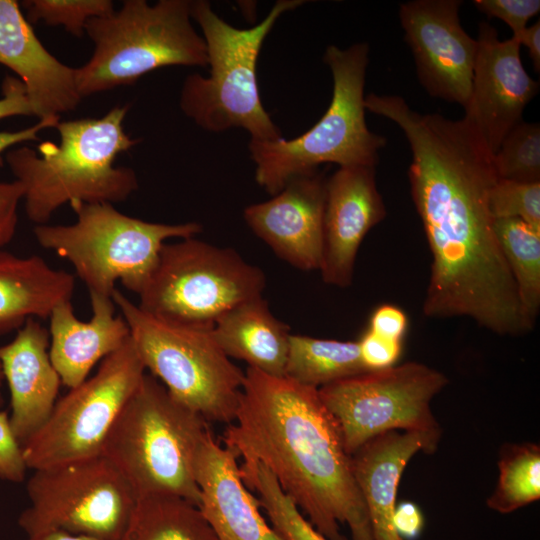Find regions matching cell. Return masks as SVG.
I'll return each instance as SVG.
<instances>
[{"instance_id":"d590c367","label":"cell","mask_w":540,"mask_h":540,"mask_svg":"<svg viewBox=\"0 0 540 540\" xmlns=\"http://www.w3.org/2000/svg\"><path fill=\"white\" fill-rule=\"evenodd\" d=\"M24 197V186L15 180L0 183V250L14 237L18 222L17 209Z\"/></svg>"},{"instance_id":"2e32d148","label":"cell","mask_w":540,"mask_h":540,"mask_svg":"<svg viewBox=\"0 0 540 540\" xmlns=\"http://www.w3.org/2000/svg\"><path fill=\"white\" fill-rule=\"evenodd\" d=\"M326 183L319 169L295 177L271 199L249 205L243 213L250 229L299 270L321 266Z\"/></svg>"},{"instance_id":"5bb4252c","label":"cell","mask_w":540,"mask_h":540,"mask_svg":"<svg viewBox=\"0 0 540 540\" xmlns=\"http://www.w3.org/2000/svg\"><path fill=\"white\" fill-rule=\"evenodd\" d=\"M461 0H413L400 4L418 79L433 97L466 106L478 42L462 28Z\"/></svg>"},{"instance_id":"b9f144b4","label":"cell","mask_w":540,"mask_h":540,"mask_svg":"<svg viewBox=\"0 0 540 540\" xmlns=\"http://www.w3.org/2000/svg\"><path fill=\"white\" fill-rule=\"evenodd\" d=\"M22 540H103L95 537L72 534L60 530L46 531L31 536H26Z\"/></svg>"},{"instance_id":"9c48e42d","label":"cell","mask_w":540,"mask_h":540,"mask_svg":"<svg viewBox=\"0 0 540 540\" xmlns=\"http://www.w3.org/2000/svg\"><path fill=\"white\" fill-rule=\"evenodd\" d=\"M112 299L130 328L145 369L176 400L207 422L231 424L245 373L220 348L212 327L152 315L118 289L114 290Z\"/></svg>"},{"instance_id":"3957f363","label":"cell","mask_w":540,"mask_h":540,"mask_svg":"<svg viewBox=\"0 0 540 540\" xmlns=\"http://www.w3.org/2000/svg\"><path fill=\"white\" fill-rule=\"evenodd\" d=\"M128 106H115L100 118L59 121L60 143L44 141L39 154L29 148L10 150L5 160L24 186L25 212L36 225L46 224L62 205L117 203L138 189L135 172L114 167L117 156L139 140L123 126Z\"/></svg>"},{"instance_id":"ba28073f","label":"cell","mask_w":540,"mask_h":540,"mask_svg":"<svg viewBox=\"0 0 540 540\" xmlns=\"http://www.w3.org/2000/svg\"><path fill=\"white\" fill-rule=\"evenodd\" d=\"M77 216L70 225H36L39 245L67 259L89 295L112 297L115 282L139 294L150 277L162 246L170 238L194 237L197 222L164 224L128 216L111 203L70 205Z\"/></svg>"},{"instance_id":"4316f807","label":"cell","mask_w":540,"mask_h":540,"mask_svg":"<svg viewBox=\"0 0 540 540\" xmlns=\"http://www.w3.org/2000/svg\"><path fill=\"white\" fill-rule=\"evenodd\" d=\"M494 228L523 313L535 325L540 311V231L516 218L495 219Z\"/></svg>"},{"instance_id":"e575fe53","label":"cell","mask_w":540,"mask_h":540,"mask_svg":"<svg viewBox=\"0 0 540 540\" xmlns=\"http://www.w3.org/2000/svg\"><path fill=\"white\" fill-rule=\"evenodd\" d=\"M401 342L378 336L367 330L358 341L360 357L367 371L394 366L401 354Z\"/></svg>"},{"instance_id":"74e56055","label":"cell","mask_w":540,"mask_h":540,"mask_svg":"<svg viewBox=\"0 0 540 540\" xmlns=\"http://www.w3.org/2000/svg\"><path fill=\"white\" fill-rule=\"evenodd\" d=\"M0 98V120L11 116H34L22 81L13 76H6L2 84Z\"/></svg>"},{"instance_id":"ab89813d","label":"cell","mask_w":540,"mask_h":540,"mask_svg":"<svg viewBox=\"0 0 540 540\" xmlns=\"http://www.w3.org/2000/svg\"><path fill=\"white\" fill-rule=\"evenodd\" d=\"M60 121V117H51L38 120V122L28 128L18 131H0V166L3 165L2 154L10 147L26 142L39 140L38 133L46 128H55Z\"/></svg>"},{"instance_id":"e0dca14e","label":"cell","mask_w":540,"mask_h":540,"mask_svg":"<svg viewBox=\"0 0 540 540\" xmlns=\"http://www.w3.org/2000/svg\"><path fill=\"white\" fill-rule=\"evenodd\" d=\"M375 168L370 165L342 166L327 178L319 271L328 285L341 288L351 285L363 239L386 216Z\"/></svg>"},{"instance_id":"4fadbf2b","label":"cell","mask_w":540,"mask_h":540,"mask_svg":"<svg viewBox=\"0 0 540 540\" xmlns=\"http://www.w3.org/2000/svg\"><path fill=\"white\" fill-rule=\"evenodd\" d=\"M440 371L419 362L367 371L318 389L352 455L389 431L441 433L432 399L448 384Z\"/></svg>"},{"instance_id":"f546056e","label":"cell","mask_w":540,"mask_h":540,"mask_svg":"<svg viewBox=\"0 0 540 540\" xmlns=\"http://www.w3.org/2000/svg\"><path fill=\"white\" fill-rule=\"evenodd\" d=\"M499 179L540 182V125L521 121L502 140L492 157Z\"/></svg>"},{"instance_id":"52a82bcc","label":"cell","mask_w":540,"mask_h":540,"mask_svg":"<svg viewBox=\"0 0 540 540\" xmlns=\"http://www.w3.org/2000/svg\"><path fill=\"white\" fill-rule=\"evenodd\" d=\"M191 1L125 0L111 14L91 18L85 33L94 44L90 59L76 68L81 98L134 84L166 66L208 65L205 41L192 25Z\"/></svg>"},{"instance_id":"d6986e66","label":"cell","mask_w":540,"mask_h":540,"mask_svg":"<svg viewBox=\"0 0 540 540\" xmlns=\"http://www.w3.org/2000/svg\"><path fill=\"white\" fill-rule=\"evenodd\" d=\"M49 331L29 318L0 346V368L10 393V425L22 445L49 418L62 384L49 356Z\"/></svg>"},{"instance_id":"484cf974","label":"cell","mask_w":540,"mask_h":540,"mask_svg":"<svg viewBox=\"0 0 540 540\" xmlns=\"http://www.w3.org/2000/svg\"><path fill=\"white\" fill-rule=\"evenodd\" d=\"M364 372L367 369L360 357L358 341L291 334L285 377L319 389Z\"/></svg>"},{"instance_id":"1f68e13d","label":"cell","mask_w":540,"mask_h":540,"mask_svg":"<svg viewBox=\"0 0 540 540\" xmlns=\"http://www.w3.org/2000/svg\"><path fill=\"white\" fill-rule=\"evenodd\" d=\"M494 219L516 218L540 231V182L499 179L489 194Z\"/></svg>"},{"instance_id":"8992f818","label":"cell","mask_w":540,"mask_h":540,"mask_svg":"<svg viewBox=\"0 0 540 540\" xmlns=\"http://www.w3.org/2000/svg\"><path fill=\"white\" fill-rule=\"evenodd\" d=\"M333 78L329 107L302 135L285 140H250L256 182L270 195L291 179L312 173L322 164L376 166L386 138L369 130L365 120L364 86L369 45L326 48L323 57Z\"/></svg>"},{"instance_id":"cb8c5ba5","label":"cell","mask_w":540,"mask_h":540,"mask_svg":"<svg viewBox=\"0 0 540 540\" xmlns=\"http://www.w3.org/2000/svg\"><path fill=\"white\" fill-rule=\"evenodd\" d=\"M212 333L229 358L243 360L248 367L268 375L284 377L290 329L272 314L262 295L223 314L213 325Z\"/></svg>"},{"instance_id":"7402d4cb","label":"cell","mask_w":540,"mask_h":540,"mask_svg":"<svg viewBox=\"0 0 540 540\" xmlns=\"http://www.w3.org/2000/svg\"><path fill=\"white\" fill-rule=\"evenodd\" d=\"M441 433L389 431L351 455L353 473L366 504L373 540H402L393 524L401 475L418 452H433Z\"/></svg>"},{"instance_id":"277c9868","label":"cell","mask_w":540,"mask_h":540,"mask_svg":"<svg viewBox=\"0 0 540 540\" xmlns=\"http://www.w3.org/2000/svg\"><path fill=\"white\" fill-rule=\"evenodd\" d=\"M207 421L145 374L111 428L102 454L136 498L167 494L200 505L195 464L210 432Z\"/></svg>"},{"instance_id":"f35d334b","label":"cell","mask_w":540,"mask_h":540,"mask_svg":"<svg viewBox=\"0 0 540 540\" xmlns=\"http://www.w3.org/2000/svg\"><path fill=\"white\" fill-rule=\"evenodd\" d=\"M393 524L402 539L413 540L420 535L424 518L416 504L406 501L395 506Z\"/></svg>"},{"instance_id":"f1b7e54d","label":"cell","mask_w":540,"mask_h":540,"mask_svg":"<svg viewBox=\"0 0 540 540\" xmlns=\"http://www.w3.org/2000/svg\"><path fill=\"white\" fill-rule=\"evenodd\" d=\"M239 469L244 484L256 491L260 507L284 540H327L302 515L263 464L242 462Z\"/></svg>"},{"instance_id":"7a4b0ae2","label":"cell","mask_w":540,"mask_h":540,"mask_svg":"<svg viewBox=\"0 0 540 540\" xmlns=\"http://www.w3.org/2000/svg\"><path fill=\"white\" fill-rule=\"evenodd\" d=\"M235 424L224 446L242 462H259L327 540H373L351 455L318 389L248 367Z\"/></svg>"},{"instance_id":"8d00e7d4","label":"cell","mask_w":540,"mask_h":540,"mask_svg":"<svg viewBox=\"0 0 540 540\" xmlns=\"http://www.w3.org/2000/svg\"><path fill=\"white\" fill-rule=\"evenodd\" d=\"M408 326L406 314L394 305H382L373 312L369 331L392 340L402 341Z\"/></svg>"},{"instance_id":"d6a6232c","label":"cell","mask_w":540,"mask_h":540,"mask_svg":"<svg viewBox=\"0 0 540 540\" xmlns=\"http://www.w3.org/2000/svg\"><path fill=\"white\" fill-rule=\"evenodd\" d=\"M475 7L489 18L506 23L512 36L519 35L540 11L539 0H475Z\"/></svg>"},{"instance_id":"9a60e30c","label":"cell","mask_w":540,"mask_h":540,"mask_svg":"<svg viewBox=\"0 0 540 540\" xmlns=\"http://www.w3.org/2000/svg\"><path fill=\"white\" fill-rule=\"evenodd\" d=\"M476 40L478 50L463 119L495 154L509 131L523 121V111L537 95L539 82L526 72L515 38L500 40L497 30L483 21Z\"/></svg>"},{"instance_id":"836d02e7","label":"cell","mask_w":540,"mask_h":540,"mask_svg":"<svg viewBox=\"0 0 540 540\" xmlns=\"http://www.w3.org/2000/svg\"><path fill=\"white\" fill-rule=\"evenodd\" d=\"M27 469L22 447L13 434L9 415L0 411V479L13 483L22 482Z\"/></svg>"},{"instance_id":"30bf717a","label":"cell","mask_w":540,"mask_h":540,"mask_svg":"<svg viewBox=\"0 0 540 540\" xmlns=\"http://www.w3.org/2000/svg\"><path fill=\"white\" fill-rule=\"evenodd\" d=\"M264 272L231 248L194 237L165 243L138 294V306L157 317L203 327L237 304L262 295Z\"/></svg>"},{"instance_id":"ac0fdd59","label":"cell","mask_w":540,"mask_h":540,"mask_svg":"<svg viewBox=\"0 0 540 540\" xmlns=\"http://www.w3.org/2000/svg\"><path fill=\"white\" fill-rule=\"evenodd\" d=\"M0 64L19 76L38 120L75 110L82 99L76 68L44 47L15 0H0Z\"/></svg>"},{"instance_id":"ffe728a7","label":"cell","mask_w":540,"mask_h":540,"mask_svg":"<svg viewBox=\"0 0 540 540\" xmlns=\"http://www.w3.org/2000/svg\"><path fill=\"white\" fill-rule=\"evenodd\" d=\"M237 455L210 431L199 450L195 477L199 508L217 540H284L260 512L258 499L244 484Z\"/></svg>"},{"instance_id":"7bdbcfd3","label":"cell","mask_w":540,"mask_h":540,"mask_svg":"<svg viewBox=\"0 0 540 540\" xmlns=\"http://www.w3.org/2000/svg\"><path fill=\"white\" fill-rule=\"evenodd\" d=\"M3 382H4L3 375H2V372H1V368H0V389H1V386H2Z\"/></svg>"},{"instance_id":"d4e9b609","label":"cell","mask_w":540,"mask_h":540,"mask_svg":"<svg viewBox=\"0 0 540 540\" xmlns=\"http://www.w3.org/2000/svg\"><path fill=\"white\" fill-rule=\"evenodd\" d=\"M120 540H217L200 508L174 495L136 499Z\"/></svg>"},{"instance_id":"60d3db41","label":"cell","mask_w":540,"mask_h":540,"mask_svg":"<svg viewBox=\"0 0 540 540\" xmlns=\"http://www.w3.org/2000/svg\"><path fill=\"white\" fill-rule=\"evenodd\" d=\"M518 43L524 45L529 52L534 69L540 71V21L527 26L519 35L512 36Z\"/></svg>"},{"instance_id":"8fae6325","label":"cell","mask_w":540,"mask_h":540,"mask_svg":"<svg viewBox=\"0 0 540 540\" xmlns=\"http://www.w3.org/2000/svg\"><path fill=\"white\" fill-rule=\"evenodd\" d=\"M26 493L30 504L17 520L26 536L60 530L120 540L137 499L103 454L33 470Z\"/></svg>"},{"instance_id":"6da1fadb","label":"cell","mask_w":540,"mask_h":540,"mask_svg":"<svg viewBox=\"0 0 540 540\" xmlns=\"http://www.w3.org/2000/svg\"><path fill=\"white\" fill-rule=\"evenodd\" d=\"M381 114L401 128L412 152L410 192L431 253L424 315L466 317L501 336L531 331L489 208L498 180L493 154L463 118L421 114L402 97L389 99Z\"/></svg>"},{"instance_id":"4dcf8cb0","label":"cell","mask_w":540,"mask_h":540,"mask_svg":"<svg viewBox=\"0 0 540 540\" xmlns=\"http://www.w3.org/2000/svg\"><path fill=\"white\" fill-rule=\"evenodd\" d=\"M22 6L29 23L43 21L49 26L62 25L76 37L83 35L91 18L114 11L111 0H28L23 1Z\"/></svg>"},{"instance_id":"7c38bea8","label":"cell","mask_w":540,"mask_h":540,"mask_svg":"<svg viewBox=\"0 0 540 540\" xmlns=\"http://www.w3.org/2000/svg\"><path fill=\"white\" fill-rule=\"evenodd\" d=\"M146 369L130 338L97 371L57 400L43 426L22 445L28 469L102 454L105 440Z\"/></svg>"},{"instance_id":"5b68a950","label":"cell","mask_w":540,"mask_h":540,"mask_svg":"<svg viewBox=\"0 0 540 540\" xmlns=\"http://www.w3.org/2000/svg\"><path fill=\"white\" fill-rule=\"evenodd\" d=\"M302 0H279L257 25L241 29L221 19L206 0L191 1V17L203 33L210 74H190L183 82L182 112L209 132L243 128L251 140L282 138L264 109L257 83V60L263 42L282 14Z\"/></svg>"},{"instance_id":"603a6c76","label":"cell","mask_w":540,"mask_h":540,"mask_svg":"<svg viewBox=\"0 0 540 540\" xmlns=\"http://www.w3.org/2000/svg\"><path fill=\"white\" fill-rule=\"evenodd\" d=\"M74 287L72 274L40 256L0 250V336L17 331L29 318H49L55 306L71 300Z\"/></svg>"},{"instance_id":"83f0119b","label":"cell","mask_w":540,"mask_h":540,"mask_svg":"<svg viewBox=\"0 0 540 540\" xmlns=\"http://www.w3.org/2000/svg\"><path fill=\"white\" fill-rule=\"evenodd\" d=\"M499 476L487 506L500 514L512 513L540 498V447L511 444L502 449Z\"/></svg>"},{"instance_id":"44dd1931","label":"cell","mask_w":540,"mask_h":540,"mask_svg":"<svg viewBox=\"0 0 540 540\" xmlns=\"http://www.w3.org/2000/svg\"><path fill=\"white\" fill-rule=\"evenodd\" d=\"M92 316L80 321L71 300L59 303L49 320V356L61 383L69 389L88 378L92 368L130 338L125 319L116 315L112 297L89 295Z\"/></svg>"}]
</instances>
